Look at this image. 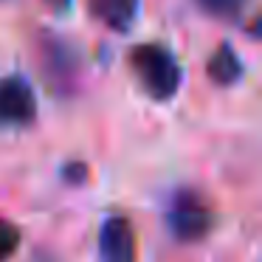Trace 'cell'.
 Listing matches in <instances>:
<instances>
[{"label": "cell", "instance_id": "obj_1", "mask_svg": "<svg viewBox=\"0 0 262 262\" xmlns=\"http://www.w3.org/2000/svg\"><path fill=\"white\" fill-rule=\"evenodd\" d=\"M130 65L136 71L141 88L155 99V102H166L178 93L181 88V65H178L175 54L164 46H155V42H147V46H136L130 54Z\"/></svg>", "mask_w": 262, "mask_h": 262}, {"label": "cell", "instance_id": "obj_2", "mask_svg": "<svg viewBox=\"0 0 262 262\" xmlns=\"http://www.w3.org/2000/svg\"><path fill=\"white\" fill-rule=\"evenodd\" d=\"M166 220H169L172 234L181 243H198V239H203L211 231L214 214H211V206L194 189H181L172 198Z\"/></svg>", "mask_w": 262, "mask_h": 262}, {"label": "cell", "instance_id": "obj_3", "mask_svg": "<svg viewBox=\"0 0 262 262\" xmlns=\"http://www.w3.org/2000/svg\"><path fill=\"white\" fill-rule=\"evenodd\" d=\"M37 116V99L23 76L0 79V121L3 124H31Z\"/></svg>", "mask_w": 262, "mask_h": 262}, {"label": "cell", "instance_id": "obj_4", "mask_svg": "<svg viewBox=\"0 0 262 262\" xmlns=\"http://www.w3.org/2000/svg\"><path fill=\"white\" fill-rule=\"evenodd\" d=\"M102 262H136V231L127 217H107L99 231Z\"/></svg>", "mask_w": 262, "mask_h": 262}, {"label": "cell", "instance_id": "obj_5", "mask_svg": "<svg viewBox=\"0 0 262 262\" xmlns=\"http://www.w3.org/2000/svg\"><path fill=\"white\" fill-rule=\"evenodd\" d=\"M91 12L113 31H127L138 17V0H91Z\"/></svg>", "mask_w": 262, "mask_h": 262}, {"label": "cell", "instance_id": "obj_6", "mask_svg": "<svg viewBox=\"0 0 262 262\" xmlns=\"http://www.w3.org/2000/svg\"><path fill=\"white\" fill-rule=\"evenodd\" d=\"M206 71H209V79L214 82V85L228 88V85H234V82L239 79V74H243V62L237 59V54H234L231 46H220L214 54H211Z\"/></svg>", "mask_w": 262, "mask_h": 262}, {"label": "cell", "instance_id": "obj_7", "mask_svg": "<svg viewBox=\"0 0 262 262\" xmlns=\"http://www.w3.org/2000/svg\"><path fill=\"white\" fill-rule=\"evenodd\" d=\"M17 245H20V231H17V226L0 217V262H6L9 256L17 251Z\"/></svg>", "mask_w": 262, "mask_h": 262}, {"label": "cell", "instance_id": "obj_8", "mask_svg": "<svg viewBox=\"0 0 262 262\" xmlns=\"http://www.w3.org/2000/svg\"><path fill=\"white\" fill-rule=\"evenodd\" d=\"M200 6L211 14H220V17H234L237 9L243 6V0H198Z\"/></svg>", "mask_w": 262, "mask_h": 262}, {"label": "cell", "instance_id": "obj_9", "mask_svg": "<svg viewBox=\"0 0 262 262\" xmlns=\"http://www.w3.org/2000/svg\"><path fill=\"white\" fill-rule=\"evenodd\" d=\"M65 175H68V181H74V183L85 181V164H71V169L65 172Z\"/></svg>", "mask_w": 262, "mask_h": 262}, {"label": "cell", "instance_id": "obj_10", "mask_svg": "<svg viewBox=\"0 0 262 262\" xmlns=\"http://www.w3.org/2000/svg\"><path fill=\"white\" fill-rule=\"evenodd\" d=\"M46 3L54 9V12H65V9L71 6V0H46Z\"/></svg>", "mask_w": 262, "mask_h": 262}]
</instances>
